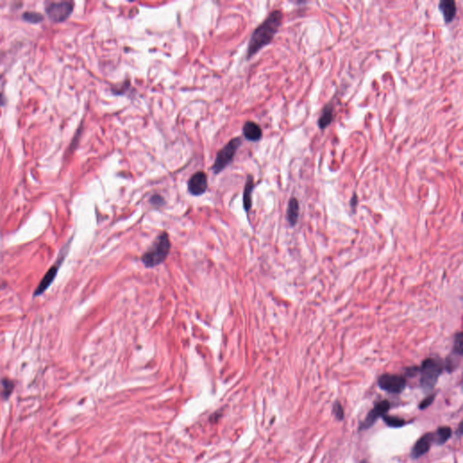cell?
Here are the masks:
<instances>
[{"mask_svg": "<svg viewBox=\"0 0 463 463\" xmlns=\"http://www.w3.org/2000/svg\"><path fill=\"white\" fill-rule=\"evenodd\" d=\"M282 11L274 10L268 15L267 18L253 31L249 42L247 58H251L258 53L261 49L271 43L275 34L282 25Z\"/></svg>", "mask_w": 463, "mask_h": 463, "instance_id": "cell-1", "label": "cell"}, {"mask_svg": "<svg viewBox=\"0 0 463 463\" xmlns=\"http://www.w3.org/2000/svg\"><path fill=\"white\" fill-rule=\"evenodd\" d=\"M23 17L30 23H40L43 19V15L36 12H25Z\"/></svg>", "mask_w": 463, "mask_h": 463, "instance_id": "cell-20", "label": "cell"}, {"mask_svg": "<svg viewBox=\"0 0 463 463\" xmlns=\"http://www.w3.org/2000/svg\"><path fill=\"white\" fill-rule=\"evenodd\" d=\"M389 409H390V403L389 402L387 401V400L379 402L378 404L375 406L372 410L368 413V416L366 417V419H365L363 423L360 425V430H366V429L370 428L376 423V421L379 417L385 416L386 413Z\"/></svg>", "mask_w": 463, "mask_h": 463, "instance_id": "cell-7", "label": "cell"}, {"mask_svg": "<svg viewBox=\"0 0 463 463\" xmlns=\"http://www.w3.org/2000/svg\"><path fill=\"white\" fill-rule=\"evenodd\" d=\"M241 144H242L241 138H234V139H231L229 142L220 150L216 156L215 163L213 165V170L215 174H218L221 171H223L225 167L233 161L234 156L237 152L238 148H240Z\"/></svg>", "mask_w": 463, "mask_h": 463, "instance_id": "cell-4", "label": "cell"}, {"mask_svg": "<svg viewBox=\"0 0 463 463\" xmlns=\"http://www.w3.org/2000/svg\"><path fill=\"white\" fill-rule=\"evenodd\" d=\"M361 463H367V462H365V461H364V462H361Z\"/></svg>", "mask_w": 463, "mask_h": 463, "instance_id": "cell-27", "label": "cell"}, {"mask_svg": "<svg viewBox=\"0 0 463 463\" xmlns=\"http://www.w3.org/2000/svg\"><path fill=\"white\" fill-rule=\"evenodd\" d=\"M333 111H334L333 102L330 101V103H328L327 105L325 106L320 119L318 121V124H319L320 129H326L327 127H329L331 124V122L333 120Z\"/></svg>", "mask_w": 463, "mask_h": 463, "instance_id": "cell-14", "label": "cell"}, {"mask_svg": "<svg viewBox=\"0 0 463 463\" xmlns=\"http://www.w3.org/2000/svg\"><path fill=\"white\" fill-rule=\"evenodd\" d=\"M382 417L384 422H385L388 426L393 427V428H398V427H402V426H404V425H406V421L404 420V419H401V418H398V417L386 416V415L383 416Z\"/></svg>", "mask_w": 463, "mask_h": 463, "instance_id": "cell-18", "label": "cell"}, {"mask_svg": "<svg viewBox=\"0 0 463 463\" xmlns=\"http://www.w3.org/2000/svg\"><path fill=\"white\" fill-rule=\"evenodd\" d=\"M417 374H419V368L418 367H412V368H406V375L409 377H415Z\"/></svg>", "mask_w": 463, "mask_h": 463, "instance_id": "cell-24", "label": "cell"}, {"mask_svg": "<svg viewBox=\"0 0 463 463\" xmlns=\"http://www.w3.org/2000/svg\"><path fill=\"white\" fill-rule=\"evenodd\" d=\"M57 272V265H53V267H51L48 270V272L45 273V275L43 276L42 281L39 283L37 289L34 291V296H39V295L43 294V292L47 290L49 286L51 285V283L53 282V280L56 277Z\"/></svg>", "mask_w": 463, "mask_h": 463, "instance_id": "cell-11", "label": "cell"}, {"mask_svg": "<svg viewBox=\"0 0 463 463\" xmlns=\"http://www.w3.org/2000/svg\"><path fill=\"white\" fill-rule=\"evenodd\" d=\"M73 10L72 2H52L46 6V13L53 22H62L67 19Z\"/></svg>", "mask_w": 463, "mask_h": 463, "instance_id": "cell-6", "label": "cell"}, {"mask_svg": "<svg viewBox=\"0 0 463 463\" xmlns=\"http://www.w3.org/2000/svg\"><path fill=\"white\" fill-rule=\"evenodd\" d=\"M333 414L339 420H342L344 417V411L339 402H336L333 406Z\"/></svg>", "mask_w": 463, "mask_h": 463, "instance_id": "cell-21", "label": "cell"}, {"mask_svg": "<svg viewBox=\"0 0 463 463\" xmlns=\"http://www.w3.org/2000/svg\"><path fill=\"white\" fill-rule=\"evenodd\" d=\"M171 244L167 233H163L156 239L152 246L144 253L141 261L147 268H153L166 261L170 252Z\"/></svg>", "mask_w": 463, "mask_h": 463, "instance_id": "cell-2", "label": "cell"}, {"mask_svg": "<svg viewBox=\"0 0 463 463\" xmlns=\"http://www.w3.org/2000/svg\"><path fill=\"white\" fill-rule=\"evenodd\" d=\"M188 191L193 196H201L207 189V176L203 171H198L192 176L187 184Z\"/></svg>", "mask_w": 463, "mask_h": 463, "instance_id": "cell-8", "label": "cell"}, {"mask_svg": "<svg viewBox=\"0 0 463 463\" xmlns=\"http://www.w3.org/2000/svg\"><path fill=\"white\" fill-rule=\"evenodd\" d=\"M435 442L434 434H426L422 436L416 442L414 448L412 450V457L414 459L420 458L421 456L427 454L430 450L432 444Z\"/></svg>", "mask_w": 463, "mask_h": 463, "instance_id": "cell-9", "label": "cell"}, {"mask_svg": "<svg viewBox=\"0 0 463 463\" xmlns=\"http://www.w3.org/2000/svg\"><path fill=\"white\" fill-rule=\"evenodd\" d=\"M453 352L457 354V355L461 356V357H463V334H462V332H459V333L455 335V337H454Z\"/></svg>", "mask_w": 463, "mask_h": 463, "instance_id": "cell-19", "label": "cell"}, {"mask_svg": "<svg viewBox=\"0 0 463 463\" xmlns=\"http://www.w3.org/2000/svg\"><path fill=\"white\" fill-rule=\"evenodd\" d=\"M435 395H432V396H429V397H426L425 399H424L423 401L421 402L420 405H419V408L424 410L425 408H427L428 406H430L433 402L435 400Z\"/></svg>", "mask_w": 463, "mask_h": 463, "instance_id": "cell-22", "label": "cell"}, {"mask_svg": "<svg viewBox=\"0 0 463 463\" xmlns=\"http://www.w3.org/2000/svg\"><path fill=\"white\" fill-rule=\"evenodd\" d=\"M14 382L8 378L0 380V397L4 400H7L14 391Z\"/></svg>", "mask_w": 463, "mask_h": 463, "instance_id": "cell-16", "label": "cell"}, {"mask_svg": "<svg viewBox=\"0 0 463 463\" xmlns=\"http://www.w3.org/2000/svg\"><path fill=\"white\" fill-rule=\"evenodd\" d=\"M244 138L250 141H258L263 137V130L257 123L253 121H247L244 125Z\"/></svg>", "mask_w": 463, "mask_h": 463, "instance_id": "cell-12", "label": "cell"}, {"mask_svg": "<svg viewBox=\"0 0 463 463\" xmlns=\"http://www.w3.org/2000/svg\"><path fill=\"white\" fill-rule=\"evenodd\" d=\"M150 202H151V204H153L154 205H162L163 202H164V198L160 196H158V195H155V196H153L152 197H151Z\"/></svg>", "mask_w": 463, "mask_h": 463, "instance_id": "cell-23", "label": "cell"}, {"mask_svg": "<svg viewBox=\"0 0 463 463\" xmlns=\"http://www.w3.org/2000/svg\"><path fill=\"white\" fill-rule=\"evenodd\" d=\"M444 363L440 358H428L425 359L419 368L420 384L425 392L435 388L440 376L444 371Z\"/></svg>", "mask_w": 463, "mask_h": 463, "instance_id": "cell-3", "label": "cell"}, {"mask_svg": "<svg viewBox=\"0 0 463 463\" xmlns=\"http://www.w3.org/2000/svg\"><path fill=\"white\" fill-rule=\"evenodd\" d=\"M287 220L291 226L297 225L300 216V203L295 197H291L287 207Z\"/></svg>", "mask_w": 463, "mask_h": 463, "instance_id": "cell-13", "label": "cell"}, {"mask_svg": "<svg viewBox=\"0 0 463 463\" xmlns=\"http://www.w3.org/2000/svg\"><path fill=\"white\" fill-rule=\"evenodd\" d=\"M253 188H254L253 177L252 175H249L244 190V207L246 212L251 210L252 205H253L252 195H253Z\"/></svg>", "mask_w": 463, "mask_h": 463, "instance_id": "cell-15", "label": "cell"}, {"mask_svg": "<svg viewBox=\"0 0 463 463\" xmlns=\"http://www.w3.org/2000/svg\"><path fill=\"white\" fill-rule=\"evenodd\" d=\"M452 429L448 426H444L440 427L439 429L436 432V434L434 435L435 436V443L439 445L444 444L452 436Z\"/></svg>", "mask_w": 463, "mask_h": 463, "instance_id": "cell-17", "label": "cell"}, {"mask_svg": "<svg viewBox=\"0 0 463 463\" xmlns=\"http://www.w3.org/2000/svg\"><path fill=\"white\" fill-rule=\"evenodd\" d=\"M358 196H357V194H354L353 196H352V199L350 201L351 207H352V208H355V207L358 205Z\"/></svg>", "mask_w": 463, "mask_h": 463, "instance_id": "cell-25", "label": "cell"}, {"mask_svg": "<svg viewBox=\"0 0 463 463\" xmlns=\"http://www.w3.org/2000/svg\"><path fill=\"white\" fill-rule=\"evenodd\" d=\"M439 9L444 15L445 23H451L456 16L457 6L454 0H443L439 3Z\"/></svg>", "mask_w": 463, "mask_h": 463, "instance_id": "cell-10", "label": "cell"}, {"mask_svg": "<svg viewBox=\"0 0 463 463\" xmlns=\"http://www.w3.org/2000/svg\"><path fill=\"white\" fill-rule=\"evenodd\" d=\"M4 101H5L4 97L0 94V105H3V104H4Z\"/></svg>", "mask_w": 463, "mask_h": 463, "instance_id": "cell-26", "label": "cell"}, {"mask_svg": "<svg viewBox=\"0 0 463 463\" xmlns=\"http://www.w3.org/2000/svg\"><path fill=\"white\" fill-rule=\"evenodd\" d=\"M378 386L392 394H400L406 387V378L399 375L385 374L378 378Z\"/></svg>", "mask_w": 463, "mask_h": 463, "instance_id": "cell-5", "label": "cell"}]
</instances>
